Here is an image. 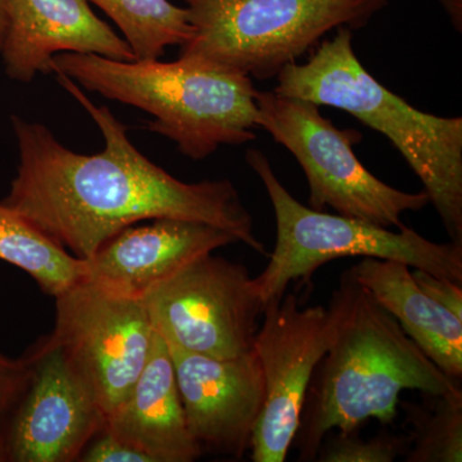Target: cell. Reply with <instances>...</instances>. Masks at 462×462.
Masks as SVG:
<instances>
[{
    "label": "cell",
    "mask_w": 462,
    "mask_h": 462,
    "mask_svg": "<svg viewBox=\"0 0 462 462\" xmlns=\"http://www.w3.org/2000/svg\"><path fill=\"white\" fill-rule=\"evenodd\" d=\"M57 80L98 125L105 149L76 153L44 125L12 116L20 163L5 205L80 260L121 230L165 217L221 227L267 256L233 182L178 180L135 148L111 109L97 107L69 76L57 74Z\"/></svg>",
    "instance_id": "cell-1"
},
{
    "label": "cell",
    "mask_w": 462,
    "mask_h": 462,
    "mask_svg": "<svg viewBox=\"0 0 462 462\" xmlns=\"http://www.w3.org/2000/svg\"><path fill=\"white\" fill-rule=\"evenodd\" d=\"M336 338L316 366L291 447L298 461H315L325 436L352 431L370 419L389 425L403 391L443 396L461 389L419 348L396 319L374 300L351 269L337 289Z\"/></svg>",
    "instance_id": "cell-2"
},
{
    "label": "cell",
    "mask_w": 462,
    "mask_h": 462,
    "mask_svg": "<svg viewBox=\"0 0 462 462\" xmlns=\"http://www.w3.org/2000/svg\"><path fill=\"white\" fill-rule=\"evenodd\" d=\"M51 72L154 116L145 129L171 139L193 161L205 160L221 145L256 139L260 91L238 72L185 58L124 62L71 51L53 57Z\"/></svg>",
    "instance_id": "cell-3"
},
{
    "label": "cell",
    "mask_w": 462,
    "mask_h": 462,
    "mask_svg": "<svg viewBox=\"0 0 462 462\" xmlns=\"http://www.w3.org/2000/svg\"><path fill=\"white\" fill-rule=\"evenodd\" d=\"M349 27L278 75L275 93L348 112L387 136L424 185L449 238L462 243V118L419 111L361 65Z\"/></svg>",
    "instance_id": "cell-4"
},
{
    "label": "cell",
    "mask_w": 462,
    "mask_h": 462,
    "mask_svg": "<svg viewBox=\"0 0 462 462\" xmlns=\"http://www.w3.org/2000/svg\"><path fill=\"white\" fill-rule=\"evenodd\" d=\"M193 35L180 58L269 80L328 32L363 29L388 0H184Z\"/></svg>",
    "instance_id": "cell-5"
},
{
    "label": "cell",
    "mask_w": 462,
    "mask_h": 462,
    "mask_svg": "<svg viewBox=\"0 0 462 462\" xmlns=\"http://www.w3.org/2000/svg\"><path fill=\"white\" fill-rule=\"evenodd\" d=\"M247 163L263 182L276 217V245L266 269L254 278L266 307L281 300L291 282H310L322 264L343 257L398 261L462 282V243H436L410 227H389L316 211L298 202L279 181L263 152L248 149Z\"/></svg>",
    "instance_id": "cell-6"
},
{
    "label": "cell",
    "mask_w": 462,
    "mask_h": 462,
    "mask_svg": "<svg viewBox=\"0 0 462 462\" xmlns=\"http://www.w3.org/2000/svg\"><path fill=\"white\" fill-rule=\"evenodd\" d=\"M257 105L258 129L287 148L305 171L310 208L325 211L330 207L346 217L400 229L404 212L430 205L425 191L406 193L374 176L354 152L363 135L338 129L316 103L273 90L260 91Z\"/></svg>",
    "instance_id": "cell-7"
},
{
    "label": "cell",
    "mask_w": 462,
    "mask_h": 462,
    "mask_svg": "<svg viewBox=\"0 0 462 462\" xmlns=\"http://www.w3.org/2000/svg\"><path fill=\"white\" fill-rule=\"evenodd\" d=\"M143 300L166 343L220 360L254 348L264 310L247 267L212 254L182 267Z\"/></svg>",
    "instance_id": "cell-8"
},
{
    "label": "cell",
    "mask_w": 462,
    "mask_h": 462,
    "mask_svg": "<svg viewBox=\"0 0 462 462\" xmlns=\"http://www.w3.org/2000/svg\"><path fill=\"white\" fill-rule=\"evenodd\" d=\"M56 300L51 338L108 415L126 400L147 364L154 330L144 300L83 279Z\"/></svg>",
    "instance_id": "cell-9"
},
{
    "label": "cell",
    "mask_w": 462,
    "mask_h": 462,
    "mask_svg": "<svg viewBox=\"0 0 462 462\" xmlns=\"http://www.w3.org/2000/svg\"><path fill=\"white\" fill-rule=\"evenodd\" d=\"M339 318L337 291L329 307L300 309L296 293L284 294L264 307L254 349L263 367L266 398L249 448L252 461L287 460L307 389L336 338Z\"/></svg>",
    "instance_id": "cell-10"
},
{
    "label": "cell",
    "mask_w": 462,
    "mask_h": 462,
    "mask_svg": "<svg viewBox=\"0 0 462 462\" xmlns=\"http://www.w3.org/2000/svg\"><path fill=\"white\" fill-rule=\"evenodd\" d=\"M23 356L29 379L0 428V462H78L105 411L51 336Z\"/></svg>",
    "instance_id": "cell-11"
},
{
    "label": "cell",
    "mask_w": 462,
    "mask_h": 462,
    "mask_svg": "<svg viewBox=\"0 0 462 462\" xmlns=\"http://www.w3.org/2000/svg\"><path fill=\"white\" fill-rule=\"evenodd\" d=\"M166 345L191 437L203 452L240 460L251 448L266 398L256 349L220 360Z\"/></svg>",
    "instance_id": "cell-12"
},
{
    "label": "cell",
    "mask_w": 462,
    "mask_h": 462,
    "mask_svg": "<svg viewBox=\"0 0 462 462\" xmlns=\"http://www.w3.org/2000/svg\"><path fill=\"white\" fill-rule=\"evenodd\" d=\"M8 26L0 57L9 78L30 83L51 74L63 51L136 60L129 42L91 11L89 0H7Z\"/></svg>",
    "instance_id": "cell-13"
},
{
    "label": "cell",
    "mask_w": 462,
    "mask_h": 462,
    "mask_svg": "<svg viewBox=\"0 0 462 462\" xmlns=\"http://www.w3.org/2000/svg\"><path fill=\"white\" fill-rule=\"evenodd\" d=\"M239 243L229 231L200 221L156 218L129 226L84 260V279L143 298L197 258Z\"/></svg>",
    "instance_id": "cell-14"
},
{
    "label": "cell",
    "mask_w": 462,
    "mask_h": 462,
    "mask_svg": "<svg viewBox=\"0 0 462 462\" xmlns=\"http://www.w3.org/2000/svg\"><path fill=\"white\" fill-rule=\"evenodd\" d=\"M103 430L153 462H191L202 456L188 430L169 346L157 331L144 369Z\"/></svg>",
    "instance_id": "cell-15"
},
{
    "label": "cell",
    "mask_w": 462,
    "mask_h": 462,
    "mask_svg": "<svg viewBox=\"0 0 462 462\" xmlns=\"http://www.w3.org/2000/svg\"><path fill=\"white\" fill-rule=\"evenodd\" d=\"M356 281L396 319L406 336L449 378H462V319L431 300L398 261L364 257Z\"/></svg>",
    "instance_id": "cell-16"
},
{
    "label": "cell",
    "mask_w": 462,
    "mask_h": 462,
    "mask_svg": "<svg viewBox=\"0 0 462 462\" xmlns=\"http://www.w3.org/2000/svg\"><path fill=\"white\" fill-rule=\"evenodd\" d=\"M0 260L29 273L42 291L51 297H57L84 279V260L67 252L3 202H0Z\"/></svg>",
    "instance_id": "cell-17"
},
{
    "label": "cell",
    "mask_w": 462,
    "mask_h": 462,
    "mask_svg": "<svg viewBox=\"0 0 462 462\" xmlns=\"http://www.w3.org/2000/svg\"><path fill=\"white\" fill-rule=\"evenodd\" d=\"M123 32L136 60H158L167 47L181 45L193 35L187 8L169 0H89Z\"/></svg>",
    "instance_id": "cell-18"
},
{
    "label": "cell",
    "mask_w": 462,
    "mask_h": 462,
    "mask_svg": "<svg viewBox=\"0 0 462 462\" xmlns=\"http://www.w3.org/2000/svg\"><path fill=\"white\" fill-rule=\"evenodd\" d=\"M433 404H404L411 424L407 462L462 461V389L431 396Z\"/></svg>",
    "instance_id": "cell-19"
},
{
    "label": "cell",
    "mask_w": 462,
    "mask_h": 462,
    "mask_svg": "<svg viewBox=\"0 0 462 462\" xmlns=\"http://www.w3.org/2000/svg\"><path fill=\"white\" fill-rule=\"evenodd\" d=\"M410 447L407 437L382 431L372 439H363L358 430L339 431L322 440L315 461L320 462H393L406 455Z\"/></svg>",
    "instance_id": "cell-20"
},
{
    "label": "cell",
    "mask_w": 462,
    "mask_h": 462,
    "mask_svg": "<svg viewBox=\"0 0 462 462\" xmlns=\"http://www.w3.org/2000/svg\"><path fill=\"white\" fill-rule=\"evenodd\" d=\"M80 462H153L141 449L135 448L129 443L107 430H100L85 447Z\"/></svg>",
    "instance_id": "cell-21"
},
{
    "label": "cell",
    "mask_w": 462,
    "mask_h": 462,
    "mask_svg": "<svg viewBox=\"0 0 462 462\" xmlns=\"http://www.w3.org/2000/svg\"><path fill=\"white\" fill-rule=\"evenodd\" d=\"M29 379L25 357L11 358L0 352V428Z\"/></svg>",
    "instance_id": "cell-22"
},
{
    "label": "cell",
    "mask_w": 462,
    "mask_h": 462,
    "mask_svg": "<svg viewBox=\"0 0 462 462\" xmlns=\"http://www.w3.org/2000/svg\"><path fill=\"white\" fill-rule=\"evenodd\" d=\"M416 284L419 285L440 306L445 307L457 318L462 319V289L460 282L439 278L424 270L415 269L412 273Z\"/></svg>",
    "instance_id": "cell-23"
},
{
    "label": "cell",
    "mask_w": 462,
    "mask_h": 462,
    "mask_svg": "<svg viewBox=\"0 0 462 462\" xmlns=\"http://www.w3.org/2000/svg\"><path fill=\"white\" fill-rule=\"evenodd\" d=\"M8 14L7 0H0V53H2L3 42L7 32Z\"/></svg>",
    "instance_id": "cell-24"
},
{
    "label": "cell",
    "mask_w": 462,
    "mask_h": 462,
    "mask_svg": "<svg viewBox=\"0 0 462 462\" xmlns=\"http://www.w3.org/2000/svg\"><path fill=\"white\" fill-rule=\"evenodd\" d=\"M442 2L443 5H445L447 12L451 14L454 23H457L458 21V23H460L461 21L457 18V3H461V0H442Z\"/></svg>",
    "instance_id": "cell-25"
}]
</instances>
